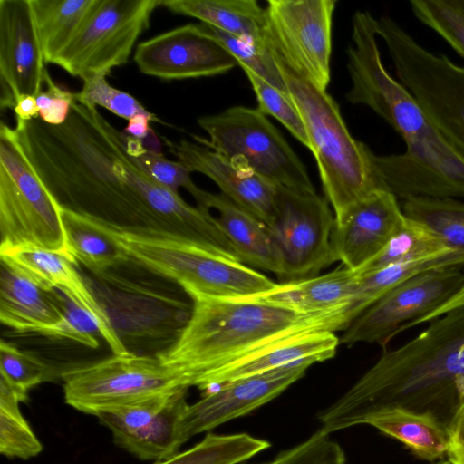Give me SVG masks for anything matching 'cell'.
<instances>
[{
  "mask_svg": "<svg viewBox=\"0 0 464 464\" xmlns=\"http://www.w3.org/2000/svg\"><path fill=\"white\" fill-rule=\"evenodd\" d=\"M403 214L429 227L450 248L464 252V203L451 198L403 199Z\"/></svg>",
  "mask_w": 464,
  "mask_h": 464,
  "instance_id": "obj_32",
  "label": "cell"
},
{
  "mask_svg": "<svg viewBox=\"0 0 464 464\" xmlns=\"http://www.w3.org/2000/svg\"><path fill=\"white\" fill-rule=\"evenodd\" d=\"M55 291L63 311V323L54 337L98 348L102 335L94 318L63 292Z\"/></svg>",
  "mask_w": 464,
  "mask_h": 464,
  "instance_id": "obj_40",
  "label": "cell"
},
{
  "mask_svg": "<svg viewBox=\"0 0 464 464\" xmlns=\"http://www.w3.org/2000/svg\"><path fill=\"white\" fill-rule=\"evenodd\" d=\"M357 276L355 271L343 266L324 275L276 283L268 291L249 298L302 314L344 313L347 315V308L355 292Z\"/></svg>",
  "mask_w": 464,
  "mask_h": 464,
  "instance_id": "obj_22",
  "label": "cell"
},
{
  "mask_svg": "<svg viewBox=\"0 0 464 464\" xmlns=\"http://www.w3.org/2000/svg\"><path fill=\"white\" fill-rule=\"evenodd\" d=\"M448 460L452 464H464V401L448 427Z\"/></svg>",
  "mask_w": 464,
  "mask_h": 464,
  "instance_id": "obj_43",
  "label": "cell"
},
{
  "mask_svg": "<svg viewBox=\"0 0 464 464\" xmlns=\"http://www.w3.org/2000/svg\"><path fill=\"white\" fill-rule=\"evenodd\" d=\"M51 367L35 355L5 342L0 343V378L28 401L34 386L51 381Z\"/></svg>",
  "mask_w": 464,
  "mask_h": 464,
  "instance_id": "obj_36",
  "label": "cell"
},
{
  "mask_svg": "<svg viewBox=\"0 0 464 464\" xmlns=\"http://www.w3.org/2000/svg\"><path fill=\"white\" fill-rule=\"evenodd\" d=\"M0 321L20 333L54 337L63 323L55 289H47L0 259Z\"/></svg>",
  "mask_w": 464,
  "mask_h": 464,
  "instance_id": "obj_21",
  "label": "cell"
},
{
  "mask_svg": "<svg viewBox=\"0 0 464 464\" xmlns=\"http://www.w3.org/2000/svg\"><path fill=\"white\" fill-rule=\"evenodd\" d=\"M199 28L218 41L237 62L242 69H247L258 75L279 91L289 94L284 77L268 49L221 31L205 23Z\"/></svg>",
  "mask_w": 464,
  "mask_h": 464,
  "instance_id": "obj_34",
  "label": "cell"
},
{
  "mask_svg": "<svg viewBox=\"0 0 464 464\" xmlns=\"http://www.w3.org/2000/svg\"><path fill=\"white\" fill-rule=\"evenodd\" d=\"M107 74L95 73L84 77L75 100L89 106H101L128 121L138 114L150 112L135 97L108 83Z\"/></svg>",
  "mask_w": 464,
  "mask_h": 464,
  "instance_id": "obj_38",
  "label": "cell"
},
{
  "mask_svg": "<svg viewBox=\"0 0 464 464\" xmlns=\"http://www.w3.org/2000/svg\"><path fill=\"white\" fill-rule=\"evenodd\" d=\"M27 400L0 378V452L11 459H29L44 447L20 411Z\"/></svg>",
  "mask_w": 464,
  "mask_h": 464,
  "instance_id": "obj_33",
  "label": "cell"
},
{
  "mask_svg": "<svg viewBox=\"0 0 464 464\" xmlns=\"http://www.w3.org/2000/svg\"><path fill=\"white\" fill-rule=\"evenodd\" d=\"M399 82L464 161V66L420 45L390 15L377 19Z\"/></svg>",
  "mask_w": 464,
  "mask_h": 464,
  "instance_id": "obj_7",
  "label": "cell"
},
{
  "mask_svg": "<svg viewBox=\"0 0 464 464\" xmlns=\"http://www.w3.org/2000/svg\"><path fill=\"white\" fill-rule=\"evenodd\" d=\"M46 90L35 96L39 109V118L50 125H62L70 113L75 93L56 84L47 72L44 77Z\"/></svg>",
  "mask_w": 464,
  "mask_h": 464,
  "instance_id": "obj_42",
  "label": "cell"
},
{
  "mask_svg": "<svg viewBox=\"0 0 464 464\" xmlns=\"http://www.w3.org/2000/svg\"><path fill=\"white\" fill-rule=\"evenodd\" d=\"M70 256L96 275L129 261L125 252L82 214L62 208Z\"/></svg>",
  "mask_w": 464,
  "mask_h": 464,
  "instance_id": "obj_29",
  "label": "cell"
},
{
  "mask_svg": "<svg viewBox=\"0 0 464 464\" xmlns=\"http://www.w3.org/2000/svg\"><path fill=\"white\" fill-rule=\"evenodd\" d=\"M150 121L163 123L162 121L153 113L150 115L138 114L128 121L126 128L122 131L134 138L143 140L150 130Z\"/></svg>",
  "mask_w": 464,
  "mask_h": 464,
  "instance_id": "obj_45",
  "label": "cell"
},
{
  "mask_svg": "<svg viewBox=\"0 0 464 464\" xmlns=\"http://www.w3.org/2000/svg\"><path fill=\"white\" fill-rule=\"evenodd\" d=\"M460 267L429 270L398 285L357 316L343 331L340 343L385 346L400 328L434 311L463 285Z\"/></svg>",
  "mask_w": 464,
  "mask_h": 464,
  "instance_id": "obj_13",
  "label": "cell"
},
{
  "mask_svg": "<svg viewBox=\"0 0 464 464\" xmlns=\"http://www.w3.org/2000/svg\"><path fill=\"white\" fill-rule=\"evenodd\" d=\"M329 435L319 429L303 442L280 452L273 464H345L343 450Z\"/></svg>",
  "mask_w": 464,
  "mask_h": 464,
  "instance_id": "obj_39",
  "label": "cell"
},
{
  "mask_svg": "<svg viewBox=\"0 0 464 464\" xmlns=\"http://www.w3.org/2000/svg\"><path fill=\"white\" fill-rule=\"evenodd\" d=\"M131 158L150 177L176 193L180 187L190 192L197 186L190 178L191 172L182 163L167 160L162 153L145 149Z\"/></svg>",
  "mask_w": 464,
  "mask_h": 464,
  "instance_id": "obj_41",
  "label": "cell"
},
{
  "mask_svg": "<svg viewBox=\"0 0 464 464\" xmlns=\"http://www.w3.org/2000/svg\"><path fill=\"white\" fill-rule=\"evenodd\" d=\"M363 424L400 440L419 459L432 462L447 457L448 428L431 417L387 410L368 416Z\"/></svg>",
  "mask_w": 464,
  "mask_h": 464,
  "instance_id": "obj_26",
  "label": "cell"
},
{
  "mask_svg": "<svg viewBox=\"0 0 464 464\" xmlns=\"http://www.w3.org/2000/svg\"><path fill=\"white\" fill-rule=\"evenodd\" d=\"M340 338L329 331L305 334L272 346L217 374L209 389L236 380L263 373L304 359L317 362L335 356Z\"/></svg>",
  "mask_w": 464,
  "mask_h": 464,
  "instance_id": "obj_25",
  "label": "cell"
},
{
  "mask_svg": "<svg viewBox=\"0 0 464 464\" xmlns=\"http://www.w3.org/2000/svg\"><path fill=\"white\" fill-rule=\"evenodd\" d=\"M64 401L86 414L188 388L157 355L130 352L62 372Z\"/></svg>",
  "mask_w": 464,
  "mask_h": 464,
  "instance_id": "obj_9",
  "label": "cell"
},
{
  "mask_svg": "<svg viewBox=\"0 0 464 464\" xmlns=\"http://www.w3.org/2000/svg\"><path fill=\"white\" fill-rule=\"evenodd\" d=\"M162 0H96L71 43L53 63L81 79L109 75L128 63L140 35Z\"/></svg>",
  "mask_w": 464,
  "mask_h": 464,
  "instance_id": "obj_11",
  "label": "cell"
},
{
  "mask_svg": "<svg viewBox=\"0 0 464 464\" xmlns=\"http://www.w3.org/2000/svg\"><path fill=\"white\" fill-rule=\"evenodd\" d=\"M190 314L172 344L156 355L187 387L208 390L227 368L302 334L344 331V313L307 314L254 298L188 295Z\"/></svg>",
  "mask_w": 464,
  "mask_h": 464,
  "instance_id": "obj_3",
  "label": "cell"
},
{
  "mask_svg": "<svg viewBox=\"0 0 464 464\" xmlns=\"http://www.w3.org/2000/svg\"><path fill=\"white\" fill-rule=\"evenodd\" d=\"M198 124L209 138L194 136L199 144L275 186L316 192L302 160L276 127L257 109L233 106L217 114L199 117Z\"/></svg>",
  "mask_w": 464,
  "mask_h": 464,
  "instance_id": "obj_8",
  "label": "cell"
},
{
  "mask_svg": "<svg viewBox=\"0 0 464 464\" xmlns=\"http://www.w3.org/2000/svg\"><path fill=\"white\" fill-rule=\"evenodd\" d=\"M335 0H269L266 46L298 75L326 90Z\"/></svg>",
  "mask_w": 464,
  "mask_h": 464,
  "instance_id": "obj_12",
  "label": "cell"
},
{
  "mask_svg": "<svg viewBox=\"0 0 464 464\" xmlns=\"http://www.w3.org/2000/svg\"><path fill=\"white\" fill-rule=\"evenodd\" d=\"M346 99L385 120L406 145L405 152L374 155L386 188L398 198H464V161L445 140L411 92L385 69L377 44V19L354 13Z\"/></svg>",
  "mask_w": 464,
  "mask_h": 464,
  "instance_id": "obj_1",
  "label": "cell"
},
{
  "mask_svg": "<svg viewBox=\"0 0 464 464\" xmlns=\"http://www.w3.org/2000/svg\"><path fill=\"white\" fill-rule=\"evenodd\" d=\"M27 246L72 257L62 207L27 160L14 128L1 121L0 252Z\"/></svg>",
  "mask_w": 464,
  "mask_h": 464,
  "instance_id": "obj_6",
  "label": "cell"
},
{
  "mask_svg": "<svg viewBox=\"0 0 464 464\" xmlns=\"http://www.w3.org/2000/svg\"><path fill=\"white\" fill-rule=\"evenodd\" d=\"M133 58L140 72L164 80L218 75L238 65L218 41L194 24L140 43Z\"/></svg>",
  "mask_w": 464,
  "mask_h": 464,
  "instance_id": "obj_16",
  "label": "cell"
},
{
  "mask_svg": "<svg viewBox=\"0 0 464 464\" xmlns=\"http://www.w3.org/2000/svg\"><path fill=\"white\" fill-rule=\"evenodd\" d=\"M274 58L303 120L324 198L338 222L357 201L375 190L387 189L374 163L375 154L352 136L338 103L326 90Z\"/></svg>",
  "mask_w": 464,
  "mask_h": 464,
  "instance_id": "obj_4",
  "label": "cell"
},
{
  "mask_svg": "<svg viewBox=\"0 0 464 464\" xmlns=\"http://www.w3.org/2000/svg\"><path fill=\"white\" fill-rule=\"evenodd\" d=\"M188 388L98 412L113 441L142 460H161L179 451L178 425Z\"/></svg>",
  "mask_w": 464,
  "mask_h": 464,
  "instance_id": "obj_15",
  "label": "cell"
},
{
  "mask_svg": "<svg viewBox=\"0 0 464 464\" xmlns=\"http://www.w3.org/2000/svg\"><path fill=\"white\" fill-rule=\"evenodd\" d=\"M410 7L464 59V0H411Z\"/></svg>",
  "mask_w": 464,
  "mask_h": 464,
  "instance_id": "obj_35",
  "label": "cell"
},
{
  "mask_svg": "<svg viewBox=\"0 0 464 464\" xmlns=\"http://www.w3.org/2000/svg\"><path fill=\"white\" fill-rule=\"evenodd\" d=\"M163 140L178 161L190 172L208 177L220 188L221 194L266 227L272 224L276 214L275 185L208 146L187 140L179 142Z\"/></svg>",
  "mask_w": 464,
  "mask_h": 464,
  "instance_id": "obj_20",
  "label": "cell"
},
{
  "mask_svg": "<svg viewBox=\"0 0 464 464\" xmlns=\"http://www.w3.org/2000/svg\"><path fill=\"white\" fill-rule=\"evenodd\" d=\"M13 111L15 120L31 121L39 118L36 98L33 95L19 96Z\"/></svg>",
  "mask_w": 464,
  "mask_h": 464,
  "instance_id": "obj_46",
  "label": "cell"
},
{
  "mask_svg": "<svg viewBox=\"0 0 464 464\" xmlns=\"http://www.w3.org/2000/svg\"><path fill=\"white\" fill-rule=\"evenodd\" d=\"M161 5L267 49L266 10L256 0H162Z\"/></svg>",
  "mask_w": 464,
  "mask_h": 464,
  "instance_id": "obj_24",
  "label": "cell"
},
{
  "mask_svg": "<svg viewBox=\"0 0 464 464\" xmlns=\"http://www.w3.org/2000/svg\"><path fill=\"white\" fill-rule=\"evenodd\" d=\"M405 215L398 198L378 189L353 204L334 221L332 246L335 262L358 272L386 246Z\"/></svg>",
  "mask_w": 464,
  "mask_h": 464,
  "instance_id": "obj_18",
  "label": "cell"
},
{
  "mask_svg": "<svg viewBox=\"0 0 464 464\" xmlns=\"http://www.w3.org/2000/svg\"><path fill=\"white\" fill-rule=\"evenodd\" d=\"M253 464H273V460L266 461V462H260V463H253Z\"/></svg>",
  "mask_w": 464,
  "mask_h": 464,
  "instance_id": "obj_49",
  "label": "cell"
},
{
  "mask_svg": "<svg viewBox=\"0 0 464 464\" xmlns=\"http://www.w3.org/2000/svg\"><path fill=\"white\" fill-rule=\"evenodd\" d=\"M143 147L152 152L161 153V144L155 131L150 128L147 136L141 140Z\"/></svg>",
  "mask_w": 464,
  "mask_h": 464,
  "instance_id": "obj_47",
  "label": "cell"
},
{
  "mask_svg": "<svg viewBox=\"0 0 464 464\" xmlns=\"http://www.w3.org/2000/svg\"><path fill=\"white\" fill-rule=\"evenodd\" d=\"M314 359H304L217 386L184 408L178 425L180 445L202 432L244 416L272 401L302 378Z\"/></svg>",
  "mask_w": 464,
  "mask_h": 464,
  "instance_id": "obj_14",
  "label": "cell"
},
{
  "mask_svg": "<svg viewBox=\"0 0 464 464\" xmlns=\"http://www.w3.org/2000/svg\"><path fill=\"white\" fill-rule=\"evenodd\" d=\"M455 251L423 224L405 216L403 222L384 248L357 274H366L380 268L411 261L431 259Z\"/></svg>",
  "mask_w": 464,
  "mask_h": 464,
  "instance_id": "obj_30",
  "label": "cell"
},
{
  "mask_svg": "<svg viewBox=\"0 0 464 464\" xmlns=\"http://www.w3.org/2000/svg\"><path fill=\"white\" fill-rule=\"evenodd\" d=\"M3 259L47 289H58L84 308L95 320L112 354H127L104 306L92 286L77 271V262L69 256L38 247H17L0 252Z\"/></svg>",
  "mask_w": 464,
  "mask_h": 464,
  "instance_id": "obj_19",
  "label": "cell"
},
{
  "mask_svg": "<svg viewBox=\"0 0 464 464\" xmlns=\"http://www.w3.org/2000/svg\"><path fill=\"white\" fill-rule=\"evenodd\" d=\"M276 214L267 227L285 282L306 279L335 262L334 214L325 198L276 186Z\"/></svg>",
  "mask_w": 464,
  "mask_h": 464,
  "instance_id": "obj_10",
  "label": "cell"
},
{
  "mask_svg": "<svg viewBox=\"0 0 464 464\" xmlns=\"http://www.w3.org/2000/svg\"><path fill=\"white\" fill-rule=\"evenodd\" d=\"M96 0H29L45 63L55 58L76 35Z\"/></svg>",
  "mask_w": 464,
  "mask_h": 464,
  "instance_id": "obj_27",
  "label": "cell"
},
{
  "mask_svg": "<svg viewBox=\"0 0 464 464\" xmlns=\"http://www.w3.org/2000/svg\"><path fill=\"white\" fill-rule=\"evenodd\" d=\"M86 216V215H85ZM125 252L129 261L177 283L188 294L249 298L276 283L249 266L169 233L116 225L87 216Z\"/></svg>",
  "mask_w": 464,
  "mask_h": 464,
  "instance_id": "obj_5",
  "label": "cell"
},
{
  "mask_svg": "<svg viewBox=\"0 0 464 464\" xmlns=\"http://www.w3.org/2000/svg\"><path fill=\"white\" fill-rule=\"evenodd\" d=\"M29 0H0V107L36 96L48 72Z\"/></svg>",
  "mask_w": 464,
  "mask_h": 464,
  "instance_id": "obj_17",
  "label": "cell"
},
{
  "mask_svg": "<svg viewBox=\"0 0 464 464\" xmlns=\"http://www.w3.org/2000/svg\"><path fill=\"white\" fill-rule=\"evenodd\" d=\"M379 360L336 401L349 425L378 411L401 410L451 423L464 401V306Z\"/></svg>",
  "mask_w": 464,
  "mask_h": 464,
  "instance_id": "obj_2",
  "label": "cell"
},
{
  "mask_svg": "<svg viewBox=\"0 0 464 464\" xmlns=\"http://www.w3.org/2000/svg\"><path fill=\"white\" fill-rule=\"evenodd\" d=\"M435 464H452L450 460L448 459H441V460H439L438 462H436Z\"/></svg>",
  "mask_w": 464,
  "mask_h": 464,
  "instance_id": "obj_48",
  "label": "cell"
},
{
  "mask_svg": "<svg viewBox=\"0 0 464 464\" xmlns=\"http://www.w3.org/2000/svg\"><path fill=\"white\" fill-rule=\"evenodd\" d=\"M269 447V441L247 433L208 432L188 450L154 464H243Z\"/></svg>",
  "mask_w": 464,
  "mask_h": 464,
  "instance_id": "obj_31",
  "label": "cell"
},
{
  "mask_svg": "<svg viewBox=\"0 0 464 464\" xmlns=\"http://www.w3.org/2000/svg\"><path fill=\"white\" fill-rule=\"evenodd\" d=\"M464 306V283L461 287L443 304L426 314L425 316L419 318L415 321L404 324L401 328L402 331H406L411 327L417 326L421 324L430 323V321L441 316L450 310Z\"/></svg>",
  "mask_w": 464,
  "mask_h": 464,
  "instance_id": "obj_44",
  "label": "cell"
},
{
  "mask_svg": "<svg viewBox=\"0 0 464 464\" xmlns=\"http://www.w3.org/2000/svg\"><path fill=\"white\" fill-rule=\"evenodd\" d=\"M463 266L464 252H453L436 258L398 263L370 273L357 274L353 298L347 308L350 324L384 294L411 277L432 269Z\"/></svg>",
  "mask_w": 464,
  "mask_h": 464,
  "instance_id": "obj_28",
  "label": "cell"
},
{
  "mask_svg": "<svg viewBox=\"0 0 464 464\" xmlns=\"http://www.w3.org/2000/svg\"><path fill=\"white\" fill-rule=\"evenodd\" d=\"M198 208L209 211L215 217L226 236L237 248L242 262L274 273L280 268L266 226L223 194H213L198 186L190 192Z\"/></svg>",
  "mask_w": 464,
  "mask_h": 464,
  "instance_id": "obj_23",
  "label": "cell"
},
{
  "mask_svg": "<svg viewBox=\"0 0 464 464\" xmlns=\"http://www.w3.org/2000/svg\"><path fill=\"white\" fill-rule=\"evenodd\" d=\"M243 71L256 94L258 104L256 109L266 116L270 115L277 120L296 140L310 150V141L303 120L289 94L279 91L249 70Z\"/></svg>",
  "mask_w": 464,
  "mask_h": 464,
  "instance_id": "obj_37",
  "label": "cell"
}]
</instances>
